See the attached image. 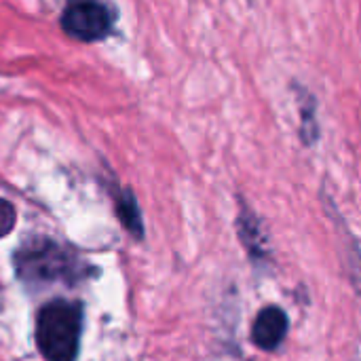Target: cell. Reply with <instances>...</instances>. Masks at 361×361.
Wrapping results in <instances>:
<instances>
[{
    "label": "cell",
    "instance_id": "1",
    "mask_svg": "<svg viewBox=\"0 0 361 361\" xmlns=\"http://www.w3.org/2000/svg\"><path fill=\"white\" fill-rule=\"evenodd\" d=\"M13 267L17 279L30 290H44L55 283L72 288L95 275V269L72 247L51 237H27L21 241L13 254Z\"/></svg>",
    "mask_w": 361,
    "mask_h": 361
},
{
    "label": "cell",
    "instance_id": "2",
    "mask_svg": "<svg viewBox=\"0 0 361 361\" xmlns=\"http://www.w3.org/2000/svg\"><path fill=\"white\" fill-rule=\"evenodd\" d=\"M85 307L78 300L55 298L36 313L34 338L47 361H76L80 353Z\"/></svg>",
    "mask_w": 361,
    "mask_h": 361
},
{
    "label": "cell",
    "instance_id": "3",
    "mask_svg": "<svg viewBox=\"0 0 361 361\" xmlns=\"http://www.w3.org/2000/svg\"><path fill=\"white\" fill-rule=\"evenodd\" d=\"M59 25L74 40L97 42L110 36L114 11L102 2H70L59 17Z\"/></svg>",
    "mask_w": 361,
    "mask_h": 361
},
{
    "label": "cell",
    "instance_id": "4",
    "mask_svg": "<svg viewBox=\"0 0 361 361\" xmlns=\"http://www.w3.org/2000/svg\"><path fill=\"white\" fill-rule=\"evenodd\" d=\"M290 330V319L283 309L267 307L258 313L252 326V341L262 351H275Z\"/></svg>",
    "mask_w": 361,
    "mask_h": 361
},
{
    "label": "cell",
    "instance_id": "5",
    "mask_svg": "<svg viewBox=\"0 0 361 361\" xmlns=\"http://www.w3.org/2000/svg\"><path fill=\"white\" fill-rule=\"evenodd\" d=\"M237 228H239V239H241L243 247L247 250L250 258L264 260L269 256L264 231H262V224L258 222V218L247 207H241V214L237 218Z\"/></svg>",
    "mask_w": 361,
    "mask_h": 361
},
{
    "label": "cell",
    "instance_id": "6",
    "mask_svg": "<svg viewBox=\"0 0 361 361\" xmlns=\"http://www.w3.org/2000/svg\"><path fill=\"white\" fill-rule=\"evenodd\" d=\"M114 209H116V216H118L123 228L129 235H133L135 239H144L142 212H140L135 195L129 188H121V190L114 192Z\"/></svg>",
    "mask_w": 361,
    "mask_h": 361
},
{
    "label": "cell",
    "instance_id": "7",
    "mask_svg": "<svg viewBox=\"0 0 361 361\" xmlns=\"http://www.w3.org/2000/svg\"><path fill=\"white\" fill-rule=\"evenodd\" d=\"M15 218H17V212L13 203L0 197V239L11 235V231L15 228Z\"/></svg>",
    "mask_w": 361,
    "mask_h": 361
}]
</instances>
